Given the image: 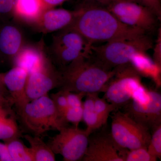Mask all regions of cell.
<instances>
[{
	"instance_id": "6da1fadb",
	"label": "cell",
	"mask_w": 161,
	"mask_h": 161,
	"mask_svg": "<svg viewBox=\"0 0 161 161\" xmlns=\"http://www.w3.org/2000/svg\"><path fill=\"white\" fill-rule=\"evenodd\" d=\"M75 10V19L69 27L92 45L147 33L123 24L104 6L82 2Z\"/></svg>"
},
{
	"instance_id": "d4e9b609",
	"label": "cell",
	"mask_w": 161,
	"mask_h": 161,
	"mask_svg": "<svg viewBox=\"0 0 161 161\" xmlns=\"http://www.w3.org/2000/svg\"><path fill=\"white\" fill-rule=\"evenodd\" d=\"M151 135L147 150L150 154L161 159V125L154 128Z\"/></svg>"
},
{
	"instance_id": "8d00e7d4",
	"label": "cell",
	"mask_w": 161,
	"mask_h": 161,
	"mask_svg": "<svg viewBox=\"0 0 161 161\" xmlns=\"http://www.w3.org/2000/svg\"><path fill=\"white\" fill-rule=\"evenodd\" d=\"M0 105L6 107H11V106H12L14 104L11 100L0 94Z\"/></svg>"
},
{
	"instance_id": "7402d4cb",
	"label": "cell",
	"mask_w": 161,
	"mask_h": 161,
	"mask_svg": "<svg viewBox=\"0 0 161 161\" xmlns=\"http://www.w3.org/2000/svg\"><path fill=\"white\" fill-rule=\"evenodd\" d=\"M118 153L123 161H156L158 159L150 154L145 147L133 150L119 148Z\"/></svg>"
},
{
	"instance_id": "d590c367",
	"label": "cell",
	"mask_w": 161,
	"mask_h": 161,
	"mask_svg": "<svg viewBox=\"0 0 161 161\" xmlns=\"http://www.w3.org/2000/svg\"><path fill=\"white\" fill-rule=\"evenodd\" d=\"M0 94H1V95H3V96H5V97H6V98H8V99H10V100H11L12 101L10 94H9L8 90L6 88V87H5L4 85L3 84L2 79H1V77H0Z\"/></svg>"
},
{
	"instance_id": "4316f807",
	"label": "cell",
	"mask_w": 161,
	"mask_h": 161,
	"mask_svg": "<svg viewBox=\"0 0 161 161\" xmlns=\"http://www.w3.org/2000/svg\"><path fill=\"white\" fill-rule=\"evenodd\" d=\"M50 98L53 100L58 115L61 119L64 112L69 108L66 91L60 90L57 93L52 94Z\"/></svg>"
},
{
	"instance_id": "836d02e7",
	"label": "cell",
	"mask_w": 161,
	"mask_h": 161,
	"mask_svg": "<svg viewBox=\"0 0 161 161\" xmlns=\"http://www.w3.org/2000/svg\"><path fill=\"white\" fill-rule=\"evenodd\" d=\"M11 113V107L0 105V119L8 117Z\"/></svg>"
},
{
	"instance_id": "e0dca14e",
	"label": "cell",
	"mask_w": 161,
	"mask_h": 161,
	"mask_svg": "<svg viewBox=\"0 0 161 161\" xmlns=\"http://www.w3.org/2000/svg\"><path fill=\"white\" fill-rule=\"evenodd\" d=\"M46 9L43 0H15L13 18L16 22L33 27Z\"/></svg>"
},
{
	"instance_id": "7a4b0ae2",
	"label": "cell",
	"mask_w": 161,
	"mask_h": 161,
	"mask_svg": "<svg viewBox=\"0 0 161 161\" xmlns=\"http://www.w3.org/2000/svg\"><path fill=\"white\" fill-rule=\"evenodd\" d=\"M60 70V90L88 93L104 92L115 73L97 63L90 55L78 58Z\"/></svg>"
},
{
	"instance_id": "9a60e30c",
	"label": "cell",
	"mask_w": 161,
	"mask_h": 161,
	"mask_svg": "<svg viewBox=\"0 0 161 161\" xmlns=\"http://www.w3.org/2000/svg\"><path fill=\"white\" fill-rule=\"evenodd\" d=\"M75 14V10L71 11L55 8L46 9L33 28L37 31L44 34L59 31L72 25Z\"/></svg>"
},
{
	"instance_id": "30bf717a",
	"label": "cell",
	"mask_w": 161,
	"mask_h": 161,
	"mask_svg": "<svg viewBox=\"0 0 161 161\" xmlns=\"http://www.w3.org/2000/svg\"><path fill=\"white\" fill-rule=\"evenodd\" d=\"M61 84L60 70L47 57L39 68L29 73L26 80V94L29 102L47 95Z\"/></svg>"
},
{
	"instance_id": "9c48e42d",
	"label": "cell",
	"mask_w": 161,
	"mask_h": 161,
	"mask_svg": "<svg viewBox=\"0 0 161 161\" xmlns=\"http://www.w3.org/2000/svg\"><path fill=\"white\" fill-rule=\"evenodd\" d=\"M105 7L123 24L146 33L155 29L159 20L150 9L131 0H114Z\"/></svg>"
},
{
	"instance_id": "2e32d148",
	"label": "cell",
	"mask_w": 161,
	"mask_h": 161,
	"mask_svg": "<svg viewBox=\"0 0 161 161\" xmlns=\"http://www.w3.org/2000/svg\"><path fill=\"white\" fill-rule=\"evenodd\" d=\"M48 57L44 40L36 43H25L13 60V66L21 67L28 74L39 68Z\"/></svg>"
},
{
	"instance_id": "44dd1931",
	"label": "cell",
	"mask_w": 161,
	"mask_h": 161,
	"mask_svg": "<svg viewBox=\"0 0 161 161\" xmlns=\"http://www.w3.org/2000/svg\"><path fill=\"white\" fill-rule=\"evenodd\" d=\"M4 142L12 161H34L30 148L26 147L19 137H14Z\"/></svg>"
},
{
	"instance_id": "52a82bcc",
	"label": "cell",
	"mask_w": 161,
	"mask_h": 161,
	"mask_svg": "<svg viewBox=\"0 0 161 161\" xmlns=\"http://www.w3.org/2000/svg\"><path fill=\"white\" fill-rule=\"evenodd\" d=\"M92 45L78 32L68 27L53 36L50 50L54 62L61 69L78 58L90 55Z\"/></svg>"
},
{
	"instance_id": "83f0119b",
	"label": "cell",
	"mask_w": 161,
	"mask_h": 161,
	"mask_svg": "<svg viewBox=\"0 0 161 161\" xmlns=\"http://www.w3.org/2000/svg\"><path fill=\"white\" fill-rule=\"evenodd\" d=\"M15 0H0V19L3 22L13 18V12Z\"/></svg>"
},
{
	"instance_id": "cb8c5ba5",
	"label": "cell",
	"mask_w": 161,
	"mask_h": 161,
	"mask_svg": "<svg viewBox=\"0 0 161 161\" xmlns=\"http://www.w3.org/2000/svg\"><path fill=\"white\" fill-rule=\"evenodd\" d=\"M94 106L96 113L101 119L104 125L107 124L110 114L118 110L117 107L113 104L110 103L104 98H101L98 93L95 95L94 100Z\"/></svg>"
},
{
	"instance_id": "d6986e66",
	"label": "cell",
	"mask_w": 161,
	"mask_h": 161,
	"mask_svg": "<svg viewBox=\"0 0 161 161\" xmlns=\"http://www.w3.org/2000/svg\"><path fill=\"white\" fill-rule=\"evenodd\" d=\"M97 93H88L83 102L82 120L86 125V130L90 134L104 126L101 119L96 113L94 106V100Z\"/></svg>"
},
{
	"instance_id": "3957f363",
	"label": "cell",
	"mask_w": 161,
	"mask_h": 161,
	"mask_svg": "<svg viewBox=\"0 0 161 161\" xmlns=\"http://www.w3.org/2000/svg\"><path fill=\"white\" fill-rule=\"evenodd\" d=\"M115 69V75L107 86L103 98L118 110L132 100L147 103L150 90L142 84L141 76L130 64Z\"/></svg>"
},
{
	"instance_id": "603a6c76",
	"label": "cell",
	"mask_w": 161,
	"mask_h": 161,
	"mask_svg": "<svg viewBox=\"0 0 161 161\" xmlns=\"http://www.w3.org/2000/svg\"><path fill=\"white\" fill-rule=\"evenodd\" d=\"M20 133L17 124L12 117L0 119V140H7L19 137Z\"/></svg>"
},
{
	"instance_id": "484cf974",
	"label": "cell",
	"mask_w": 161,
	"mask_h": 161,
	"mask_svg": "<svg viewBox=\"0 0 161 161\" xmlns=\"http://www.w3.org/2000/svg\"><path fill=\"white\" fill-rule=\"evenodd\" d=\"M83 106L80 107H69L62 116V121L66 124L68 123L73 124L74 126L78 127L80 122L82 120Z\"/></svg>"
},
{
	"instance_id": "d6a6232c",
	"label": "cell",
	"mask_w": 161,
	"mask_h": 161,
	"mask_svg": "<svg viewBox=\"0 0 161 161\" xmlns=\"http://www.w3.org/2000/svg\"><path fill=\"white\" fill-rule=\"evenodd\" d=\"M66 0H43L46 9L55 8L64 3Z\"/></svg>"
},
{
	"instance_id": "8992f818",
	"label": "cell",
	"mask_w": 161,
	"mask_h": 161,
	"mask_svg": "<svg viewBox=\"0 0 161 161\" xmlns=\"http://www.w3.org/2000/svg\"><path fill=\"white\" fill-rule=\"evenodd\" d=\"M111 117L110 133L119 149L147 148L151 135L149 129L118 110L112 112Z\"/></svg>"
},
{
	"instance_id": "4dcf8cb0",
	"label": "cell",
	"mask_w": 161,
	"mask_h": 161,
	"mask_svg": "<svg viewBox=\"0 0 161 161\" xmlns=\"http://www.w3.org/2000/svg\"><path fill=\"white\" fill-rule=\"evenodd\" d=\"M158 37L155 45H153V56L152 59L157 64L161 66V30H158Z\"/></svg>"
},
{
	"instance_id": "1f68e13d",
	"label": "cell",
	"mask_w": 161,
	"mask_h": 161,
	"mask_svg": "<svg viewBox=\"0 0 161 161\" xmlns=\"http://www.w3.org/2000/svg\"><path fill=\"white\" fill-rule=\"evenodd\" d=\"M0 161H12L9 150L5 143L0 142Z\"/></svg>"
},
{
	"instance_id": "f1b7e54d",
	"label": "cell",
	"mask_w": 161,
	"mask_h": 161,
	"mask_svg": "<svg viewBox=\"0 0 161 161\" xmlns=\"http://www.w3.org/2000/svg\"><path fill=\"white\" fill-rule=\"evenodd\" d=\"M150 9L157 16L161 17V0H131Z\"/></svg>"
},
{
	"instance_id": "8fae6325",
	"label": "cell",
	"mask_w": 161,
	"mask_h": 161,
	"mask_svg": "<svg viewBox=\"0 0 161 161\" xmlns=\"http://www.w3.org/2000/svg\"><path fill=\"white\" fill-rule=\"evenodd\" d=\"M150 98L145 103L132 100L121 108L134 120L153 130L161 125V95L155 91L150 90Z\"/></svg>"
},
{
	"instance_id": "5bb4252c",
	"label": "cell",
	"mask_w": 161,
	"mask_h": 161,
	"mask_svg": "<svg viewBox=\"0 0 161 161\" xmlns=\"http://www.w3.org/2000/svg\"><path fill=\"white\" fill-rule=\"evenodd\" d=\"M28 75L26 69L18 66H13L8 71L0 73L2 81L10 94L18 114L29 102L26 94Z\"/></svg>"
},
{
	"instance_id": "4fadbf2b",
	"label": "cell",
	"mask_w": 161,
	"mask_h": 161,
	"mask_svg": "<svg viewBox=\"0 0 161 161\" xmlns=\"http://www.w3.org/2000/svg\"><path fill=\"white\" fill-rule=\"evenodd\" d=\"M26 43L23 30L17 23L7 21L0 24V59L12 63Z\"/></svg>"
},
{
	"instance_id": "e575fe53",
	"label": "cell",
	"mask_w": 161,
	"mask_h": 161,
	"mask_svg": "<svg viewBox=\"0 0 161 161\" xmlns=\"http://www.w3.org/2000/svg\"><path fill=\"white\" fill-rule=\"evenodd\" d=\"M114 0H83V3H92L106 6Z\"/></svg>"
},
{
	"instance_id": "ba28073f",
	"label": "cell",
	"mask_w": 161,
	"mask_h": 161,
	"mask_svg": "<svg viewBox=\"0 0 161 161\" xmlns=\"http://www.w3.org/2000/svg\"><path fill=\"white\" fill-rule=\"evenodd\" d=\"M59 133L48 141V145L55 154H60L64 161L82 160L88 145L90 134L78 127H63Z\"/></svg>"
},
{
	"instance_id": "277c9868",
	"label": "cell",
	"mask_w": 161,
	"mask_h": 161,
	"mask_svg": "<svg viewBox=\"0 0 161 161\" xmlns=\"http://www.w3.org/2000/svg\"><path fill=\"white\" fill-rule=\"evenodd\" d=\"M153 41L147 34L129 39H119L99 46L92 45L91 55L98 64L108 70L130 64L134 53L153 48Z\"/></svg>"
},
{
	"instance_id": "ac0fdd59",
	"label": "cell",
	"mask_w": 161,
	"mask_h": 161,
	"mask_svg": "<svg viewBox=\"0 0 161 161\" xmlns=\"http://www.w3.org/2000/svg\"><path fill=\"white\" fill-rule=\"evenodd\" d=\"M130 64L141 77L150 78L157 86L160 87L161 66L157 64L147 52H136L130 58Z\"/></svg>"
},
{
	"instance_id": "f546056e",
	"label": "cell",
	"mask_w": 161,
	"mask_h": 161,
	"mask_svg": "<svg viewBox=\"0 0 161 161\" xmlns=\"http://www.w3.org/2000/svg\"><path fill=\"white\" fill-rule=\"evenodd\" d=\"M86 95V94L82 92H66L69 107L82 106L83 102L82 99Z\"/></svg>"
},
{
	"instance_id": "ffe728a7",
	"label": "cell",
	"mask_w": 161,
	"mask_h": 161,
	"mask_svg": "<svg viewBox=\"0 0 161 161\" xmlns=\"http://www.w3.org/2000/svg\"><path fill=\"white\" fill-rule=\"evenodd\" d=\"M23 136L30 145L34 161H56L55 153L39 136L25 134Z\"/></svg>"
},
{
	"instance_id": "7c38bea8",
	"label": "cell",
	"mask_w": 161,
	"mask_h": 161,
	"mask_svg": "<svg viewBox=\"0 0 161 161\" xmlns=\"http://www.w3.org/2000/svg\"><path fill=\"white\" fill-rule=\"evenodd\" d=\"M110 132L106 130L90 135L88 145L81 161H123Z\"/></svg>"
},
{
	"instance_id": "5b68a950",
	"label": "cell",
	"mask_w": 161,
	"mask_h": 161,
	"mask_svg": "<svg viewBox=\"0 0 161 161\" xmlns=\"http://www.w3.org/2000/svg\"><path fill=\"white\" fill-rule=\"evenodd\" d=\"M19 115L24 127L34 135L40 136L50 130L59 131L66 126L47 94L26 103Z\"/></svg>"
}]
</instances>
